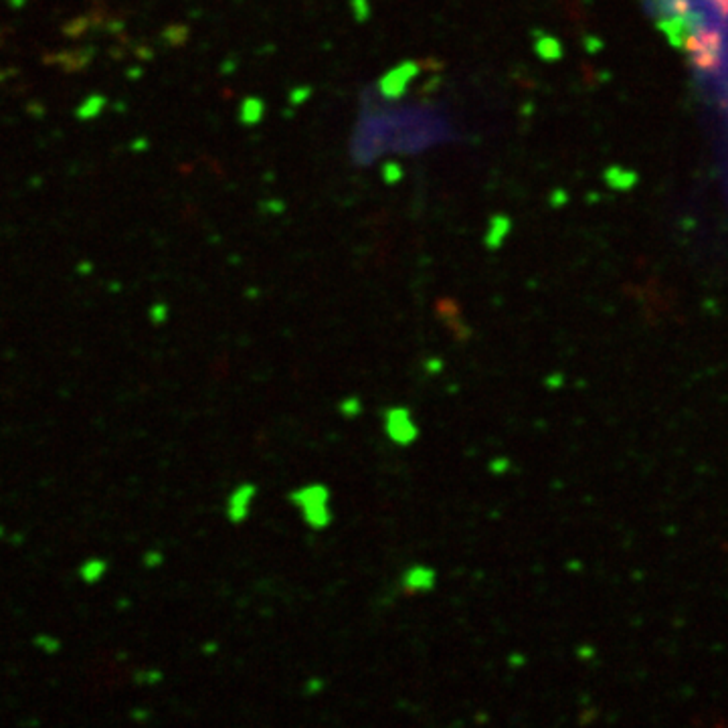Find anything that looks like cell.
Segmentation results:
<instances>
[{
    "label": "cell",
    "mask_w": 728,
    "mask_h": 728,
    "mask_svg": "<svg viewBox=\"0 0 728 728\" xmlns=\"http://www.w3.org/2000/svg\"><path fill=\"white\" fill-rule=\"evenodd\" d=\"M403 174H405V171H403V166H401L399 162H385V166H383V180H385L386 184H397V182L403 178Z\"/></svg>",
    "instance_id": "cell-6"
},
{
    "label": "cell",
    "mask_w": 728,
    "mask_h": 728,
    "mask_svg": "<svg viewBox=\"0 0 728 728\" xmlns=\"http://www.w3.org/2000/svg\"><path fill=\"white\" fill-rule=\"evenodd\" d=\"M265 116V103L255 95L245 97L239 105V122L243 126H258Z\"/></svg>",
    "instance_id": "cell-2"
},
{
    "label": "cell",
    "mask_w": 728,
    "mask_h": 728,
    "mask_svg": "<svg viewBox=\"0 0 728 728\" xmlns=\"http://www.w3.org/2000/svg\"><path fill=\"white\" fill-rule=\"evenodd\" d=\"M105 570H108V564L101 558H89L79 566V577L91 585V583H97L105 575Z\"/></svg>",
    "instance_id": "cell-4"
},
{
    "label": "cell",
    "mask_w": 728,
    "mask_h": 728,
    "mask_svg": "<svg viewBox=\"0 0 728 728\" xmlns=\"http://www.w3.org/2000/svg\"><path fill=\"white\" fill-rule=\"evenodd\" d=\"M105 105H108V97L93 93V95L86 97V99L77 105L75 116H77L79 120H84V122H87V120H95V118L105 110Z\"/></svg>",
    "instance_id": "cell-3"
},
{
    "label": "cell",
    "mask_w": 728,
    "mask_h": 728,
    "mask_svg": "<svg viewBox=\"0 0 728 728\" xmlns=\"http://www.w3.org/2000/svg\"><path fill=\"white\" fill-rule=\"evenodd\" d=\"M421 73V65L417 61H405L385 73L379 81V91L386 99H399L405 95L409 84Z\"/></svg>",
    "instance_id": "cell-1"
},
{
    "label": "cell",
    "mask_w": 728,
    "mask_h": 728,
    "mask_svg": "<svg viewBox=\"0 0 728 728\" xmlns=\"http://www.w3.org/2000/svg\"><path fill=\"white\" fill-rule=\"evenodd\" d=\"M35 645L41 647L43 651H49V653H55V651H59V647H61L59 640H55V638H51V636H37V638H35Z\"/></svg>",
    "instance_id": "cell-8"
},
{
    "label": "cell",
    "mask_w": 728,
    "mask_h": 728,
    "mask_svg": "<svg viewBox=\"0 0 728 728\" xmlns=\"http://www.w3.org/2000/svg\"><path fill=\"white\" fill-rule=\"evenodd\" d=\"M350 6H352V12H354V18L358 23H364L371 16V12H373L368 0H350Z\"/></svg>",
    "instance_id": "cell-7"
},
{
    "label": "cell",
    "mask_w": 728,
    "mask_h": 728,
    "mask_svg": "<svg viewBox=\"0 0 728 728\" xmlns=\"http://www.w3.org/2000/svg\"><path fill=\"white\" fill-rule=\"evenodd\" d=\"M310 93H312V89H310L307 86L296 87V89H292V91H290V101H292V103H296V105H300V103H303V101L310 97Z\"/></svg>",
    "instance_id": "cell-9"
},
{
    "label": "cell",
    "mask_w": 728,
    "mask_h": 728,
    "mask_svg": "<svg viewBox=\"0 0 728 728\" xmlns=\"http://www.w3.org/2000/svg\"><path fill=\"white\" fill-rule=\"evenodd\" d=\"M508 227H510V223H508L506 216H494V218H492V223H490V233L486 235V243H488L490 249H494V247L500 245V241H502L504 235L508 233Z\"/></svg>",
    "instance_id": "cell-5"
}]
</instances>
